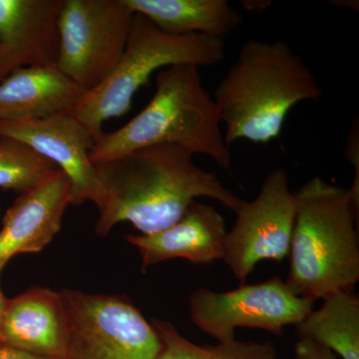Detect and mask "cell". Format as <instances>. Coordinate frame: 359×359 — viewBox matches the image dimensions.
Instances as JSON below:
<instances>
[{
    "label": "cell",
    "mask_w": 359,
    "mask_h": 359,
    "mask_svg": "<svg viewBox=\"0 0 359 359\" xmlns=\"http://www.w3.org/2000/svg\"><path fill=\"white\" fill-rule=\"evenodd\" d=\"M193 156L176 146H151L95 165L101 188L97 235L106 237L124 222L141 235L157 233L179 221L202 197L237 212L244 200L197 166Z\"/></svg>",
    "instance_id": "obj_1"
},
{
    "label": "cell",
    "mask_w": 359,
    "mask_h": 359,
    "mask_svg": "<svg viewBox=\"0 0 359 359\" xmlns=\"http://www.w3.org/2000/svg\"><path fill=\"white\" fill-rule=\"evenodd\" d=\"M321 95L318 79L289 44L249 40L212 99L231 147L238 140H275L297 104Z\"/></svg>",
    "instance_id": "obj_2"
},
{
    "label": "cell",
    "mask_w": 359,
    "mask_h": 359,
    "mask_svg": "<svg viewBox=\"0 0 359 359\" xmlns=\"http://www.w3.org/2000/svg\"><path fill=\"white\" fill-rule=\"evenodd\" d=\"M160 145L208 156L222 169H230V147L224 142L216 104L202 83L199 67L174 65L160 70L148 105L121 128L103 132L90 158L98 165L138 149Z\"/></svg>",
    "instance_id": "obj_3"
},
{
    "label": "cell",
    "mask_w": 359,
    "mask_h": 359,
    "mask_svg": "<svg viewBox=\"0 0 359 359\" xmlns=\"http://www.w3.org/2000/svg\"><path fill=\"white\" fill-rule=\"evenodd\" d=\"M287 287L316 302L359 282V212L349 189L313 177L294 193Z\"/></svg>",
    "instance_id": "obj_4"
},
{
    "label": "cell",
    "mask_w": 359,
    "mask_h": 359,
    "mask_svg": "<svg viewBox=\"0 0 359 359\" xmlns=\"http://www.w3.org/2000/svg\"><path fill=\"white\" fill-rule=\"evenodd\" d=\"M224 58V40L201 34H170L146 16L135 13L124 53L110 76L87 92L72 114L83 123L95 142L102 125L132 107L135 94L156 72L174 65L205 67Z\"/></svg>",
    "instance_id": "obj_5"
},
{
    "label": "cell",
    "mask_w": 359,
    "mask_h": 359,
    "mask_svg": "<svg viewBox=\"0 0 359 359\" xmlns=\"http://www.w3.org/2000/svg\"><path fill=\"white\" fill-rule=\"evenodd\" d=\"M68 327L66 359H157L152 323L126 297L61 290Z\"/></svg>",
    "instance_id": "obj_6"
},
{
    "label": "cell",
    "mask_w": 359,
    "mask_h": 359,
    "mask_svg": "<svg viewBox=\"0 0 359 359\" xmlns=\"http://www.w3.org/2000/svg\"><path fill=\"white\" fill-rule=\"evenodd\" d=\"M134 14L126 0H63L56 67L86 93L97 88L121 59Z\"/></svg>",
    "instance_id": "obj_7"
},
{
    "label": "cell",
    "mask_w": 359,
    "mask_h": 359,
    "mask_svg": "<svg viewBox=\"0 0 359 359\" xmlns=\"http://www.w3.org/2000/svg\"><path fill=\"white\" fill-rule=\"evenodd\" d=\"M314 302L292 292L280 276L228 292L201 287L189 299L191 320L203 334L219 342L236 339L240 327L266 330L276 337L297 325L313 309Z\"/></svg>",
    "instance_id": "obj_8"
},
{
    "label": "cell",
    "mask_w": 359,
    "mask_h": 359,
    "mask_svg": "<svg viewBox=\"0 0 359 359\" xmlns=\"http://www.w3.org/2000/svg\"><path fill=\"white\" fill-rule=\"evenodd\" d=\"M295 212L297 199L280 168L266 175L254 200L243 201L226 233L223 259L238 282L245 283L261 262L289 257Z\"/></svg>",
    "instance_id": "obj_9"
},
{
    "label": "cell",
    "mask_w": 359,
    "mask_h": 359,
    "mask_svg": "<svg viewBox=\"0 0 359 359\" xmlns=\"http://www.w3.org/2000/svg\"><path fill=\"white\" fill-rule=\"evenodd\" d=\"M0 137L22 142L58 167L69 179L71 205H98L101 188L90 152L95 139L72 113L39 120H0Z\"/></svg>",
    "instance_id": "obj_10"
},
{
    "label": "cell",
    "mask_w": 359,
    "mask_h": 359,
    "mask_svg": "<svg viewBox=\"0 0 359 359\" xmlns=\"http://www.w3.org/2000/svg\"><path fill=\"white\" fill-rule=\"evenodd\" d=\"M63 0H0V82L13 71L56 66Z\"/></svg>",
    "instance_id": "obj_11"
},
{
    "label": "cell",
    "mask_w": 359,
    "mask_h": 359,
    "mask_svg": "<svg viewBox=\"0 0 359 359\" xmlns=\"http://www.w3.org/2000/svg\"><path fill=\"white\" fill-rule=\"evenodd\" d=\"M70 205L69 179L61 170L42 185L20 194L0 230V275L13 257L41 252L50 244Z\"/></svg>",
    "instance_id": "obj_12"
},
{
    "label": "cell",
    "mask_w": 359,
    "mask_h": 359,
    "mask_svg": "<svg viewBox=\"0 0 359 359\" xmlns=\"http://www.w3.org/2000/svg\"><path fill=\"white\" fill-rule=\"evenodd\" d=\"M228 231L221 212L195 201L179 221L150 235L127 236L129 244L140 252L142 269L173 259L195 264L223 261Z\"/></svg>",
    "instance_id": "obj_13"
},
{
    "label": "cell",
    "mask_w": 359,
    "mask_h": 359,
    "mask_svg": "<svg viewBox=\"0 0 359 359\" xmlns=\"http://www.w3.org/2000/svg\"><path fill=\"white\" fill-rule=\"evenodd\" d=\"M2 344L49 359H66L68 327L61 292L33 287L7 299Z\"/></svg>",
    "instance_id": "obj_14"
},
{
    "label": "cell",
    "mask_w": 359,
    "mask_h": 359,
    "mask_svg": "<svg viewBox=\"0 0 359 359\" xmlns=\"http://www.w3.org/2000/svg\"><path fill=\"white\" fill-rule=\"evenodd\" d=\"M85 93L56 66L20 68L0 82V120L26 121L72 113Z\"/></svg>",
    "instance_id": "obj_15"
},
{
    "label": "cell",
    "mask_w": 359,
    "mask_h": 359,
    "mask_svg": "<svg viewBox=\"0 0 359 359\" xmlns=\"http://www.w3.org/2000/svg\"><path fill=\"white\" fill-rule=\"evenodd\" d=\"M170 34H201L224 40L242 25V14L226 0H126Z\"/></svg>",
    "instance_id": "obj_16"
},
{
    "label": "cell",
    "mask_w": 359,
    "mask_h": 359,
    "mask_svg": "<svg viewBox=\"0 0 359 359\" xmlns=\"http://www.w3.org/2000/svg\"><path fill=\"white\" fill-rule=\"evenodd\" d=\"M316 311L295 325L299 339L311 340L342 359H359V299L353 290L323 297Z\"/></svg>",
    "instance_id": "obj_17"
},
{
    "label": "cell",
    "mask_w": 359,
    "mask_h": 359,
    "mask_svg": "<svg viewBox=\"0 0 359 359\" xmlns=\"http://www.w3.org/2000/svg\"><path fill=\"white\" fill-rule=\"evenodd\" d=\"M162 349L157 359H278L271 340L264 342L233 339L217 346H198L180 334L172 323L152 320Z\"/></svg>",
    "instance_id": "obj_18"
},
{
    "label": "cell",
    "mask_w": 359,
    "mask_h": 359,
    "mask_svg": "<svg viewBox=\"0 0 359 359\" xmlns=\"http://www.w3.org/2000/svg\"><path fill=\"white\" fill-rule=\"evenodd\" d=\"M58 167L22 142L0 137V189L20 194L51 178Z\"/></svg>",
    "instance_id": "obj_19"
},
{
    "label": "cell",
    "mask_w": 359,
    "mask_h": 359,
    "mask_svg": "<svg viewBox=\"0 0 359 359\" xmlns=\"http://www.w3.org/2000/svg\"><path fill=\"white\" fill-rule=\"evenodd\" d=\"M358 125H353V129L349 133L348 140L346 146V158L351 165L354 167L355 177H354L353 184L349 189L351 200L355 209L359 212V146H358Z\"/></svg>",
    "instance_id": "obj_20"
},
{
    "label": "cell",
    "mask_w": 359,
    "mask_h": 359,
    "mask_svg": "<svg viewBox=\"0 0 359 359\" xmlns=\"http://www.w3.org/2000/svg\"><path fill=\"white\" fill-rule=\"evenodd\" d=\"M294 351L297 359H339L334 351L311 340L299 339Z\"/></svg>",
    "instance_id": "obj_21"
},
{
    "label": "cell",
    "mask_w": 359,
    "mask_h": 359,
    "mask_svg": "<svg viewBox=\"0 0 359 359\" xmlns=\"http://www.w3.org/2000/svg\"><path fill=\"white\" fill-rule=\"evenodd\" d=\"M0 359H49L33 355V354L18 351L13 347L0 344Z\"/></svg>",
    "instance_id": "obj_22"
},
{
    "label": "cell",
    "mask_w": 359,
    "mask_h": 359,
    "mask_svg": "<svg viewBox=\"0 0 359 359\" xmlns=\"http://www.w3.org/2000/svg\"><path fill=\"white\" fill-rule=\"evenodd\" d=\"M7 299L4 297V292H2L1 287H0V344H2L1 339V323L2 316H4V309H6Z\"/></svg>",
    "instance_id": "obj_23"
}]
</instances>
